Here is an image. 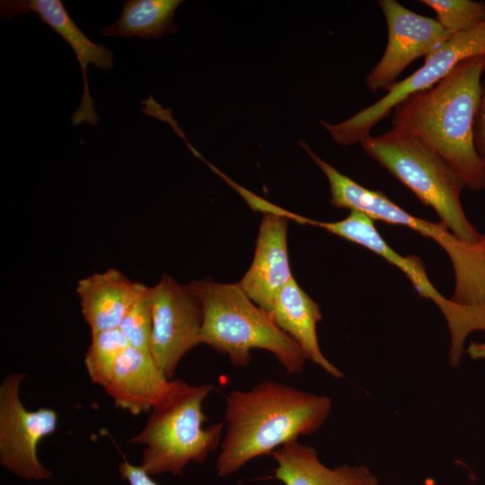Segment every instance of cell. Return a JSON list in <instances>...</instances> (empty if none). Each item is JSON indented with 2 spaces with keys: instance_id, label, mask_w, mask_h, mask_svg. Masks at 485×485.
<instances>
[{
  "instance_id": "obj_1",
  "label": "cell",
  "mask_w": 485,
  "mask_h": 485,
  "mask_svg": "<svg viewBox=\"0 0 485 485\" xmlns=\"http://www.w3.org/2000/svg\"><path fill=\"white\" fill-rule=\"evenodd\" d=\"M485 56L459 63L445 78L394 108L393 130L411 136L442 157L472 191L485 190V164L474 144Z\"/></svg>"
},
{
  "instance_id": "obj_2",
  "label": "cell",
  "mask_w": 485,
  "mask_h": 485,
  "mask_svg": "<svg viewBox=\"0 0 485 485\" xmlns=\"http://www.w3.org/2000/svg\"><path fill=\"white\" fill-rule=\"evenodd\" d=\"M225 434L216 462V475L230 476L251 460L319 430L328 419L331 399L274 380L225 396Z\"/></svg>"
},
{
  "instance_id": "obj_3",
  "label": "cell",
  "mask_w": 485,
  "mask_h": 485,
  "mask_svg": "<svg viewBox=\"0 0 485 485\" xmlns=\"http://www.w3.org/2000/svg\"><path fill=\"white\" fill-rule=\"evenodd\" d=\"M203 307L200 344L228 357L235 367H245L254 348L272 353L288 375L302 374L304 350L244 293L238 283L193 281L189 284Z\"/></svg>"
},
{
  "instance_id": "obj_4",
  "label": "cell",
  "mask_w": 485,
  "mask_h": 485,
  "mask_svg": "<svg viewBox=\"0 0 485 485\" xmlns=\"http://www.w3.org/2000/svg\"><path fill=\"white\" fill-rule=\"evenodd\" d=\"M213 390L210 384L170 381L143 429L128 440L146 445L140 466L150 476L181 475L190 463L205 462L220 446L225 422L203 427L207 421L203 403Z\"/></svg>"
},
{
  "instance_id": "obj_5",
  "label": "cell",
  "mask_w": 485,
  "mask_h": 485,
  "mask_svg": "<svg viewBox=\"0 0 485 485\" xmlns=\"http://www.w3.org/2000/svg\"><path fill=\"white\" fill-rule=\"evenodd\" d=\"M307 154L329 181L332 206L363 212L375 221L407 226L434 240L453 265L455 284L450 299L485 313V234L477 242H466L444 222L414 216L382 191L369 190L342 174L312 149Z\"/></svg>"
},
{
  "instance_id": "obj_6",
  "label": "cell",
  "mask_w": 485,
  "mask_h": 485,
  "mask_svg": "<svg viewBox=\"0 0 485 485\" xmlns=\"http://www.w3.org/2000/svg\"><path fill=\"white\" fill-rule=\"evenodd\" d=\"M365 152L405 185L440 221L466 242L482 238L468 220L461 202L465 187L454 171L436 153L417 138L390 130L360 142Z\"/></svg>"
},
{
  "instance_id": "obj_7",
  "label": "cell",
  "mask_w": 485,
  "mask_h": 485,
  "mask_svg": "<svg viewBox=\"0 0 485 485\" xmlns=\"http://www.w3.org/2000/svg\"><path fill=\"white\" fill-rule=\"evenodd\" d=\"M374 222L370 216L357 210H350L347 217L337 222L302 219V224L318 226L359 244L400 269L418 294L435 303L445 316L451 338L450 364L452 366H459L468 335L475 331H485V313L459 304L440 294L428 279L423 261L417 256H403L394 251L379 234Z\"/></svg>"
},
{
  "instance_id": "obj_8",
  "label": "cell",
  "mask_w": 485,
  "mask_h": 485,
  "mask_svg": "<svg viewBox=\"0 0 485 485\" xmlns=\"http://www.w3.org/2000/svg\"><path fill=\"white\" fill-rule=\"evenodd\" d=\"M477 56H485V21L472 29L453 34L438 49L425 57L418 70L398 82L375 102L337 124L323 120L320 123L340 145L360 143L407 97L432 87L459 63Z\"/></svg>"
},
{
  "instance_id": "obj_9",
  "label": "cell",
  "mask_w": 485,
  "mask_h": 485,
  "mask_svg": "<svg viewBox=\"0 0 485 485\" xmlns=\"http://www.w3.org/2000/svg\"><path fill=\"white\" fill-rule=\"evenodd\" d=\"M23 373L7 375L0 384V463L27 480H46L52 472L38 457V445L56 431L57 413L49 408L28 410L20 399Z\"/></svg>"
},
{
  "instance_id": "obj_10",
  "label": "cell",
  "mask_w": 485,
  "mask_h": 485,
  "mask_svg": "<svg viewBox=\"0 0 485 485\" xmlns=\"http://www.w3.org/2000/svg\"><path fill=\"white\" fill-rule=\"evenodd\" d=\"M151 354L172 380L181 358L200 344L203 307L189 285H181L169 275L151 287Z\"/></svg>"
},
{
  "instance_id": "obj_11",
  "label": "cell",
  "mask_w": 485,
  "mask_h": 485,
  "mask_svg": "<svg viewBox=\"0 0 485 485\" xmlns=\"http://www.w3.org/2000/svg\"><path fill=\"white\" fill-rule=\"evenodd\" d=\"M387 27V42L378 63L366 77L367 88L389 91L415 59L427 57L453 35L436 20L414 13L397 0L378 1Z\"/></svg>"
},
{
  "instance_id": "obj_12",
  "label": "cell",
  "mask_w": 485,
  "mask_h": 485,
  "mask_svg": "<svg viewBox=\"0 0 485 485\" xmlns=\"http://www.w3.org/2000/svg\"><path fill=\"white\" fill-rule=\"evenodd\" d=\"M241 195L263 213L251 267L238 283L247 296L266 313L280 291L293 279L287 246V218L274 205L247 190Z\"/></svg>"
},
{
  "instance_id": "obj_13",
  "label": "cell",
  "mask_w": 485,
  "mask_h": 485,
  "mask_svg": "<svg viewBox=\"0 0 485 485\" xmlns=\"http://www.w3.org/2000/svg\"><path fill=\"white\" fill-rule=\"evenodd\" d=\"M27 13H35L41 22L61 36L74 50L82 70L83 97L80 105L71 116V123L78 126L87 122L94 127L99 117L93 106L87 80L88 65L92 64L102 71L114 66L112 52L103 45L90 40L74 22L60 0H1L0 14L4 19Z\"/></svg>"
},
{
  "instance_id": "obj_14",
  "label": "cell",
  "mask_w": 485,
  "mask_h": 485,
  "mask_svg": "<svg viewBox=\"0 0 485 485\" xmlns=\"http://www.w3.org/2000/svg\"><path fill=\"white\" fill-rule=\"evenodd\" d=\"M153 356L131 346L119 355L104 388L116 408L133 415L150 411L169 387Z\"/></svg>"
},
{
  "instance_id": "obj_15",
  "label": "cell",
  "mask_w": 485,
  "mask_h": 485,
  "mask_svg": "<svg viewBox=\"0 0 485 485\" xmlns=\"http://www.w3.org/2000/svg\"><path fill=\"white\" fill-rule=\"evenodd\" d=\"M271 456L276 463L274 476L284 485H380L366 466L328 467L314 447L298 440L282 445Z\"/></svg>"
},
{
  "instance_id": "obj_16",
  "label": "cell",
  "mask_w": 485,
  "mask_h": 485,
  "mask_svg": "<svg viewBox=\"0 0 485 485\" xmlns=\"http://www.w3.org/2000/svg\"><path fill=\"white\" fill-rule=\"evenodd\" d=\"M135 288L136 282L113 268L78 280L76 294L91 335L119 328L132 303Z\"/></svg>"
},
{
  "instance_id": "obj_17",
  "label": "cell",
  "mask_w": 485,
  "mask_h": 485,
  "mask_svg": "<svg viewBox=\"0 0 485 485\" xmlns=\"http://www.w3.org/2000/svg\"><path fill=\"white\" fill-rule=\"evenodd\" d=\"M267 313L304 350L309 360L334 378L344 376L343 373L324 357L320 348L316 326L322 316L319 304L294 278L280 291Z\"/></svg>"
},
{
  "instance_id": "obj_18",
  "label": "cell",
  "mask_w": 485,
  "mask_h": 485,
  "mask_svg": "<svg viewBox=\"0 0 485 485\" xmlns=\"http://www.w3.org/2000/svg\"><path fill=\"white\" fill-rule=\"evenodd\" d=\"M181 0H127L122 12L101 34L107 37L161 39L178 31L173 15Z\"/></svg>"
},
{
  "instance_id": "obj_19",
  "label": "cell",
  "mask_w": 485,
  "mask_h": 485,
  "mask_svg": "<svg viewBox=\"0 0 485 485\" xmlns=\"http://www.w3.org/2000/svg\"><path fill=\"white\" fill-rule=\"evenodd\" d=\"M128 346L119 328L92 334L84 356L85 367L92 382L105 388L119 355Z\"/></svg>"
},
{
  "instance_id": "obj_20",
  "label": "cell",
  "mask_w": 485,
  "mask_h": 485,
  "mask_svg": "<svg viewBox=\"0 0 485 485\" xmlns=\"http://www.w3.org/2000/svg\"><path fill=\"white\" fill-rule=\"evenodd\" d=\"M152 328L151 287L136 282L132 303L119 329L129 346L151 353Z\"/></svg>"
},
{
  "instance_id": "obj_21",
  "label": "cell",
  "mask_w": 485,
  "mask_h": 485,
  "mask_svg": "<svg viewBox=\"0 0 485 485\" xmlns=\"http://www.w3.org/2000/svg\"><path fill=\"white\" fill-rule=\"evenodd\" d=\"M433 10L436 20L449 33L472 29L485 21V2L474 0H420Z\"/></svg>"
},
{
  "instance_id": "obj_22",
  "label": "cell",
  "mask_w": 485,
  "mask_h": 485,
  "mask_svg": "<svg viewBox=\"0 0 485 485\" xmlns=\"http://www.w3.org/2000/svg\"><path fill=\"white\" fill-rule=\"evenodd\" d=\"M474 144L478 154L485 164V77L481 83V94L474 125Z\"/></svg>"
},
{
  "instance_id": "obj_23",
  "label": "cell",
  "mask_w": 485,
  "mask_h": 485,
  "mask_svg": "<svg viewBox=\"0 0 485 485\" xmlns=\"http://www.w3.org/2000/svg\"><path fill=\"white\" fill-rule=\"evenodd\" d=\"M122 456L124 460L119 465V472L129 485H159L141 466L131 464L125 455Z\"/></svg>"
},
{
  "instance_id": "obj_24",
  "label": "cell",
  "mask_w": 485,
  "mask_h": 485,
  "mask_svg": "<svg viewBox=\"0 0 485 485\" xmlns=\"http://www.w3.org/2000/svg\"><path fill=\"white\" fill-rule=\"evenodd\" d=\"M466 352L472 359H485V342H472Z\"/></svg>"
}]
</instances>
